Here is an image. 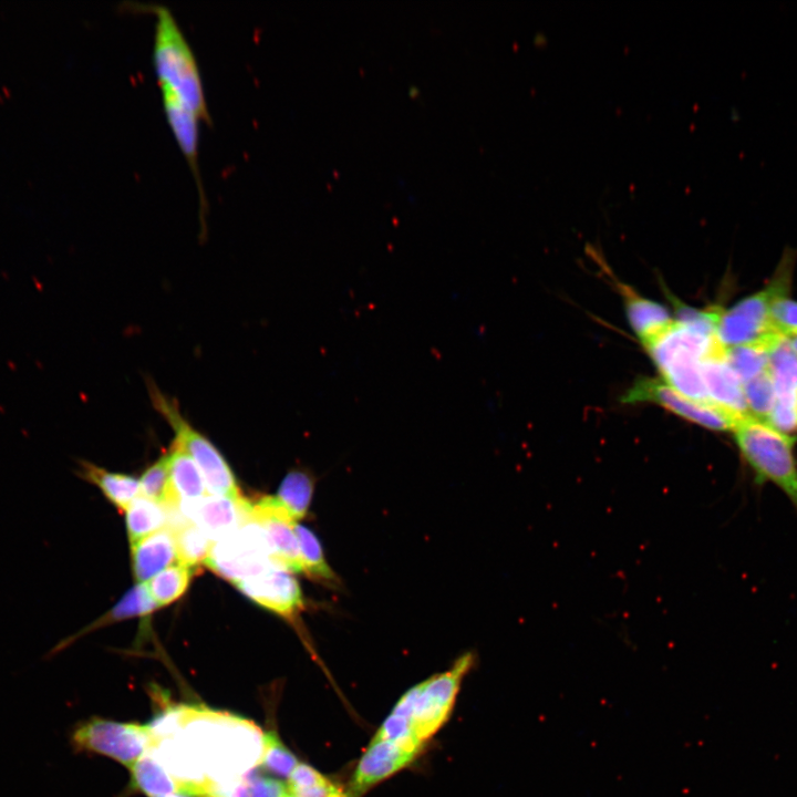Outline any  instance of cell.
Segmentation results:
<instances>
[{"instance_id":"28","label":"cell","mask_w":797,"mask_h":797,"mask_svg":"<svg viewBox=\"0 0 797 797\" xmlns=\"http://www.w3.org/2000/svg\"><path fill=\"white\" fill-rule=\"evenodd\" d=\"M743 391L749 415L766 422L775 402V390L769 369L744 382Z\"/></svg>"},{"instance_id":"13","label":"cell","mask_w":797,"mask_h":797,"mask_svg":"<svg viewBox=\"0 0 797 797\" xmlns=\"http://www.w3.org/2000/svg\"><path fill=\"white\" fill-rule=\"evenodd\" d=\"M775 402L767 423L785 434L797 432V353L784 338L770 352Z\"/></svg>"},{"instance_id":"10","label":"cell","mask_w":797,"mask_h":797,"mask_svg":"<svg viewBox=\"0 0 797 797\" xmlns=\"http://www.w3.org/2000/svg\"><path fill=\"white\" fill-rule=\"evenodd\" d=\"M176 509L197 525L213 541H217L252 519V504L245 497L206 495L197 499H180Z\"/></svg>"},{"instance_id":"25","label":"cell","mask_w":797,"mask_h":797,"mask_svg":"<svg viewBox=\"0 0 797 797\" xmlns=\"http://www.w3.org/2000/svg\"><path fill=\"white\" fill-rule=\"evenodd\" d=\"M195 573V568L176 563L167 567L146 583L147 589L158 608L170 604L187 590Z\"/></svg>"},{"instance_id":"9","label":"cell","mask_w":797,"mask_h":797,"mask_svg":"<svg viewBox=\"0 0 797 797\" xmlns=\"http://www.w3.org/2000/svg\"><path fill=\"white\" fill-rule=\"evenodd\" d=\"M242 594L290 622L303 634L300 615L304 600L298 580L288 570L272 565L235 584Z\"/></svg>"},{"instance_id":"30","label":"cell","mask_w":797,"mask_h":797,"mask_svg":"<svg viewBox=\"0 0 797 797\" xmlns=\"http://www.w3.org/2000/svg\"><path fill=\"white\" fill-rule=\"evenodd\" d=\"M772 331L784 338L797 335V301L782 297L774 301L769 312Z\"/></svg>"},{"instance_id":"22","label":"cell","mask_w":797,"mask_h":797,"mask_svg":"<svg viewBox=\"0 0 797 797\" xmlns=\"http://www.w3.org/2000/svg\"><path fill=\"white\" fill-rule=\"evenodd\" d=\"M303 575L330 589H338L340 580L327 562L323 548L314 532L299 522L294 526Z\"/></svg>"},{"instance_id":"34","label":"cell","mask_w":797,"mask_h":797,"mask_svg":"<svg viewBox=\"0 0 797 797\" xmlns=\"http://www.w3.org/2000/svg\"><path fill=\"white\" fill-rule=\"evenodd\" d=\"M288 797H292V796L288 795ZM330 797H352V796L349 793H345L340 788L338 791H335Z\"/></svg>"},{"instance_id":"26","label":"cell","mask_w":797,"mask_h":797,"mask_svg":"<svg viewBox=\"0 0 797 797\" xmlns=\"http://www.w3.org/2000/svg\"><path fill=\"white\" fill-rule=\"evenodd\" d=\"M139 494L141 497L156 501L167 509L177 507L179 500L170 486L168 454L163 455L142 475Z\"/></svg>"},{"instance_id":"15","label":"cell","mask_w":797,"mask_h":797,"mask_svg":"<svg viewBox=\"0 0 797 797\" xmlns=\"http://www.w3.org/2000/svg\"><path fill=\"white\" fill-rule=\"evenodd\" d=\"M177 561L174 531L165 527L132 544L133 573L138 583H144Z\"/></svg>"},{"instance_id":"29","label":"cell","mask_w":797,"mask_h":797,"mask_svg":"<svg viewBox=\"0 0 797 797\" xmlns=\"http://www.w3.org/2000/svg\"><path fill=\"white\" fill-rule=\"evenodd\" d=\"M259 764L273 775L289 778L299 762L275 732H267L262 735Z\"/></svg>"},{"instance_id":"17","label":"cell","mask_w":797,"mask_h":797,"mask_svg":"<svg viewBox=\"0 0 797 797\" xmlns=\"http://www.w3.org/2000/svg\"><path fill=\"white\" fill-rule=\"evenodd\" d=\"M157 608L158 607L153 600L146 583H137L131 588L111 610L72 635L62 639L49 651L46 655L53 656L58 654L74 641L94 630L110 625L116 621L147 615Z\"/></svg>"},{"instance_id":"14","label":"cell","mask_w":797,"mask_h":797,"mask_svg":"<svg viewBox=\"0 0 797 797\" xmlns=\"http://www.w3.org/2000/svg\"><path fill=\"white\" fill-rule=\"evenodd\" d=\"M161 95L167 123L195 178L199 199L200 219L205 220L204 215L207 213V199L198 165V122L201 120L172 93L161 90Z\"/></svg>"},{"instance_id":"6","label":"cell","mask_w":797,"mask_h":797,"mask_svg":"<svg viewBox=\"0 0 797 797\" xmlns=\"http://www.w3.org/2000/svg\"><path fill=\"white\" fill-rule=\"evenodd\" d=\"M621 401L629 404L653 403L689 422L717 432H733L746 417L713 402L687 397L662 379H639L624 393Z\"/></svg>"},{"instance_id":"33","label":"cell","mask_w":797,"mask_h":797,"mask_svg":"<svg viewBox=\"0 0 797 797\" xmlns=\"http://www.w3.org/2000/svg\"><path fill=\"white\" fill-rule=\"evenodd\" d=\"M153 797H205L200 794L189 791V790H177L175 793L165 794V795H158Z\"/></svg>"},{"instance_id":"1","label":"cell","mask_w":797,"mask_h":797,"mask_svg":"<svg viewBox=\"0 0 797 797\" xmlns=\"http://www.w3.org/2000/svg\"><path fill=\"white\" fill-rule=\"evenodd\" d=\"M131 6L155 15L153 66L159 89L172 93L201 121L210 123L196 58L170 10L157 3Z\"/></svg>"},{"instance_id":"20","label":"cell","mask_w":797,"mask_h":797,"mask_svg":"<svg viewBox=\"0 0 797 797\" xmlns=\"http://www.w3.org/2000/svg\"><path fill=\"white\" fill-rule=\"evenodd\" d=\"M167 454L170 486L178 500L206 496V484L195 460L174 442Z\"/></svg>"},{"instance_id":"31","label":"cell","mask_w":797,"mask_h":797,"mask_svg":"<svg viewBox=\"0 0 797 797\" xmlns=\"http://www.w3.org/2000/svg\"><path fill=\"white\" fill-rule=\"evenodd\" d=\"M248 797H288V787L282 782L249 770L244 775Z\"/></svg>"},{"instance_id":"24","label":"cell","mask_w":797,"mask_h":797,"mask_svg":"<svg viewBox=\"0 0 797 797\" xmlns=\"http://www.w3.org/2000/svg\"><path fill=\"white\" fill-rule=\"evenodd\" d=\"M132 786L147 797L175 793L180 789V782L153 756H142L131 768Z\"/></svg>"},{"instance_id":"5","label":"cell","mask_w":797,"mask_h":797,"mask_svg":"<svg viewBox=\"0 0 797 797\" xmlns=\"http://www.w3.org/2000/svg\"><path fill=\"white\" fill-rule=\"evenodd\" d=\"M75 752L107 756L131 768L156 743L151 726L99 716L77 723L70 736Z\"/></svg>"},{"instance_id":"32","label":"cell","mask_w":797,"mask_h":797,"mask_svg":"<svg viewBox=\"0 0 797 797\" xmlns=\"http://www.w3.org/2000/svg\"><path fill=\"white\" fill-rule=\"evenodd\" d=\"M329 779L306 763H299L288 778V791L293 794L328 783Z\"/></svg>"},{"instance_id":"21","label":"cell","mask_w":797,"mask_h":797,"mask_svg":"<svg viewBox=\"0 0 797 797\" xmlns=\"http://www.w3.org/2000/svg\"><path fill=\"white\" fill-rule=\"evenodd\" d=\"M314 486L315 478L310 470L293 468L281 480L276 498L299 521L309 513Z\"/></svg>"},{"instance_id":"2","label":"cell","mask_w":797,"mask_h":797,"mask_svg":"<svg viewBox=\"0 0 797 797\" xmlns=\"http://www.w3.org/2000/svg\"><path fill=\"white\" fill-rule=\"evenodd\" d=\"M733 433L743 459L753 472L754 482L773 484L797 510L796 437L751 415L744 417Z\"/></svg>"},{"instance_id":"12","label":"cell","mask_w":797,"mask_h":797,"mask_svg":"<svg viewBox=\"0 0 797 797\" xmlns=\"http://www.w3.org/2000/svg\"><path fill=\"white\" fill-rule=\"evenodd\" d=\"M252 519L263 529L275 565L291 573H303L296 535V521L276 496H263L252 504Z\"/></svg>"},{"instance_id":"18","label":"cell","mask_w":797,"mask_h":797,"mask_svg":"<svg viewBox=\"0 0 797 797\" xmlns=\"http://www.w3.org/2000/svg\"><path fill=\"white\" fill-rule=\"evenodd\" d=\"M623 296L629 324L642 344L651 341L673 322V318L662 304L639 296L628 286L619 284Z\"/></svg>"},{"instance_id":"3","label":"cell","mask_w":797,"mask_h":797,"mask_svg":"<svg viewBox=\"0 0 797 797\" xmlns=\"http://www.w3.org/2000/svg\"><path fill=\"white\" fill-rule=\"evenodd\" d=\"M797 249L786 248L772 281L729 309L717 310L715 333L726 349L757 342L773 334L769 312L774 301L787 297Z\"/></svg>"},{"instance_id":"35","label":"cell","mask_w":797,"mask_h":797,"mask_svg":"<svg viewBox=\"0 0 797 797\" xmlns=\"http://www.w3.org/2000/svg\"><path fill=\"white\" fill-rule=\"evenodd\" d=\"M789 342H790L793 349L795 350V352L797 353V335L793 337V338L789 340Z\"/></svg>"},{"instance_id":"7","label":"cell","mask_w":797,"mask_h":797,"mask_svg":"<svg viewBox=\"0 0 797 797\" xmlns=\"http://www.w3.org/2000/svg\"><path fill=\"white\" fill-rule=\"evenodd\" d=\"M205 565L236 584L275 562L262 527L251 519L232 534L214 541Z\"/></svg>"},{"instance_id":"16","label":"cell","mask_w":797,"mask_h":797,"mask_svg":"<svg viewBox=\"0 0 797 797\" xmlns=\"http://www.w3.org/2000/svg\"><path fill=\"white\" fill-rule=\"evenodd\" d=\"M702 373L711 402L742 416L749 415L743 383L725 360V354L703 361Z\"/></svg>"},{"instance_id":"27","label":"cell","mask_w":797,"mask_h":797,"mask_svg":"<svg viewBox=\"0 0 797 797\" xmlns=\"http://www.w3.org/2000/svg\"><path fill=\"white\" fill-rule=\"evenodd\" d=\"M175 536L177 561L196 568L205 563L214 541L194 522L172 528Z\"/></svg>"},{"instance_id":"19","label":"cell","mask_w":797,"mask_h":797,"mask_svg":"<svg viewBox=\"0 0 797 797\" xmlns=\"http://www.w3.org/2000/svg\"><path fill=\"white\" fill-rule=\"evenodd\" d=\"M76 475L95 485L104 496L116 507L126 510L139 494V480L135 477L108 472L85 459L77 460Z\"/></svg>"},{"instance_id":"11","label":"cell","mask_w":797,"mask_h":797,"mask_svg":"<svg viewBox=\"0 0 797 797\" xmlns=\"http://www.w3.org/2000/svg\"><path fill=\"white\" fill-rule=\"evenodd\" d=\"M423 746L415 741L395 742L373 737L355 767L348 793L352 797L362 796L413 763Z\"/></svg>"},{"instance_id":"4","label":"cell","mask_w":797,"mask_h":797,"mask_svg":"<svg viewBox=\"0 0 797 797\" xmlns=\"http://www.w3.org/2000/svg\"><path fill=\"white\" fill-rule=\"evenodd\" d=\"M148 392L154 408L172 427L174 443L197 464L209 495L241 497L236 477L216 446L184 417L176 402L152 382H148Z\"/></svg>"},{"instance_id":"8","label":"cell","mask_w":797,"mask_h":797,"mask_svg":"<svg viewBox=\"0 0 797 797\" xmlns=\"http://www.w3.org/2000/svg\"><path fill=\"white\" fill-rule=\"evenodd\" d=\"M474 664V655L459 656L443 673H437L416 684L417 694L413 705L412 727L415 737L425 744L448 720L462 681Z\"/></svg>"},{"instance_id":"23","label":"cell","mask_w":797,"mask_h":797,"mask_svg":"<svg viewBox=\"0 0 797 797\" xmlns=\"http://www.w3.org/2000/svg\"><path fill=\"white\" fill-rule=\"evenodd\" d=\"M125 513L131 545L168 526L167 508L141 496L131 503Z\"/></svg>"}]
</instances>
